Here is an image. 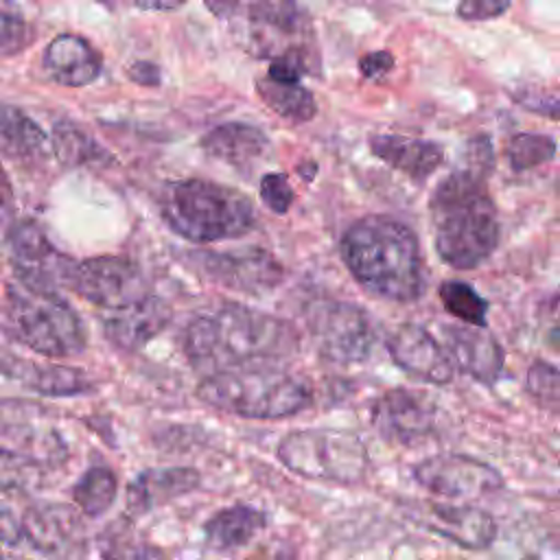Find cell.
Instances as JSON below:
<instances>
[{
    "label": "cell",
    "instance_id": "6da1fadb",
    "mask_svg": "<svg viewBox=\"0 0 560 560\" xmlns=\"http://www.w3.org/2000/svg\"><path fill=\"white\" fill-rule=\"evenodd\" d=\"M494 166V149L488 136L466 142L459 166L444 177L429 201L435 225V252L453 269H475L499 245V219L486 190Z\"/></svg>",
    "mask_w": 560,
    "mask_h": 560
},
{
    "label": "cell",
    "instance_id": "7a4b0ae2",
    "mask_svg": "<svg viewBox=\"0 0 560 560\" xmlns=\"http://www.w3.org/2000/svg\"><path fill=\"white\" fill-rule=\"evenodd\" d=\"M182 346L195 368L212 374L245 363L291 359L300 350V335L276 315L230 302L190 319Z\"/></svg>",
    "mask_w": 560,
    "mask_h": 560
},
{
    "label": "cell",
    "instance_id": "3957f363",
    "mask_svg": "<svg viewBox=\"0 0 560 560\" xmlns=\"http://www.w3.org/2000/svg\"><path fill=\"white\" fill-rule=\"evenodd\" d=\"M339 254L352 278L376 298L413 302L424 293L418 236L394 217L354 221L339 241Z\"/></svg>",
    "mask_w": 560,
    "mask_h": 560
},
{
    "label": "cell",
    "instance_id": "277c9868",
    "mask_svg": "<svg viewBox=\"0 0 560 560\" xmlns=\"http://www.w3.org/2000/svg\"><path fill=\"white\" fill-rule=\"evenodd\" d=\"M197 396L219 411L254 420L295 416L313 400L302 381L271 363H245L206 374Z\"/></svg>",
    "mask_w": 560,
    "mask_h": 560
},
{
    "label": "cell",
    "instance_id": "5b68a950",
    "mask_svg": "<svg viewBox=\"0 0 560 560\" xmlns=\"http://www.w3.org/2000/svg\"><path fill=\"white\" fill-rule=\"evenodd\" d=\"M164 223L192 243H214L247 234L256 223L252 201L236 188L208 179L171 182L160 192Z\"/></svg>",
    "mask_w": 560,
    "mask_h": 560
},
{
    "label": "cell",
    "instance_id": "8992f818",
    "mask_svg": "<svg viewBox=\"0 0 560 560\" xmlns=\"http://www.w3.org/2000/svg\"><path fill=\"white\" fill-rule=\"evenodd\" d=\"M7 315L15 337L37 354L66 359L85 348L77 311L48 287L15 280L7 284Z\"/></svg>",
    "mask_w": 560,
    "mask_h": 560
},
{
    "label": "cell",
    "instance_id": "52a82bcc",
    "mask_svg": "<svg viewBox=\"0 0 560 560\" xmlns=\"http://www.w3.org/2000/svg\"><path fill=\"white\" fill-rule=\"evenodd\" d=\"M276 455L291 472L328 483L352 486L365 479L370 455L363 440L348 429H298L287 433Z\"/></svg>",
    "mask_w": 560,
    "mask_h": 560
},
{
    "label": "cell",
    "instance_id": "ba28073f",
    "mask_svg": "<svg viewBox=\"0 0 560 560\" xmlns=\"http://www.w3.org/2000/svg\"><path fill=\"white\" fill-rule=\"evenodd\" d=\"M304 322L319 357L332 363H361L376 341L370 317L352 302L317 298L304 306Z\"/></svg>",
    "mask_w": 560,
    "mask_h": 560
},
{
    "label": "cell",
    "instance_id": "9c48e42d",
    "mask_svg": "<svg viewBox=\"0 0 560 560\" xmlns=\"http://www.w3.org/2000/svg\"><path fill=\"white\" fill-rule=\"evenodd\" d=\"M83 300L101 308H118L149 293L140 267L125 256H94L70 265L66 282Z\"/></svg>",
    "mask_w": 560,
    "mask_h": 560
},
{
    "label": "cell",
    "instance_id": "30bf717a",
    "mask_svg": "<svg viewBox=\"0 0 560 560\" xmlns=\"http://www.w3.org/2000/svg\"><path fill=\"white\" fill-rule=\"evenodd\" d=\"M413 477L424 490L448 499H470L503 488V475L494 466L462 453L431 455L413 466Z\"/></svg>",
    "mask_w": 560,
    "mask_h": 560
},
{
    "label": "cell",
    "instance_id": "8fae6325",
    "mask_svg": "<svg viewBox=\"0 0 560 560\" xmlns=\"http://www.w3.org/2000/svg\"><path fill=\"white\" fill-rule=\"evenodd\" d=\"M197 269L212 282L243 293H267L284 280L280 260L262 247H243L234 252H195Z\"/></svg>",
    "mask_w": 560,
    "mask_h": 560
},
{
    "label": "cell",
    "instance_id": "7c38bea8",
    "mask_svg": "<svg viewBox=\"0 0 560 560\" xmlns=\"http://www.w3.org/2000/svg\"><path fill=\"white\" fill-rule=\"evenodd\" d=\"M372 424L392 444L409 446L433 431L435 411L424 396L405 387L387 389L372 402Z\"/></svg>",
    "mask_w": 560,
    "mask_h": 560
},
{
    "label": "cell",
    "instance_id": "4fadbf2b",
    "mask_svg": "<svg viewBox=\"0 0 560 560\" xmlns=\"http://www.w3.org/2000/svg\"><path fill=\"white\" fill-rule=\"evenodd\" d=\"M387 352L394 363L413 378L431 385H446L453 381L455 365L448 352L420 324H400L387 339Z\"/></svg>",
    "mask_w": 560,
    "mask_h": 560
},
{
    "label": "cell",
    "instance_id": "5bb4252c",
    "mask_svg": "<svg viewBox=\"0 0 560 560\" xmlns=\"http://www.w3.org/2000/svg\"><path fill=\"white\" fill-rule=\"evenodd\" d=\"M9 245L20 280L48 289H52V284L66 282L72 260L52 247L35 221H18L9 232Z\"/></svg>",
    "mask_w": 560,
    "mask_h": 560
},
{
    "label": "cell",
    "instance_id": "9a60e30c",
    "mask_svg": "<svg viewBox=\"0 0 560 560\" xmlns=\"http://www.w3.org/2000/svg\"><path fill=\"white\" fill-rule=\"evenodd\" d=\"M173 311L168 302L160 295L147 293L125 306L112 308L103 317V332L122 350H140L168 326Z\"/></svg>",
    "mask_w": 560,
    "mask_h": 560
},
{
    "label": "cell",
    "instance_id": "2e32d148",
    "mask_svg": "<svg viewBox=\"0 0 560 560\" xmlns=\"http://www.w3.org/2000/svg\"><path fill=\"white\" fill-rule=\"evenodd\" d=\"M446 352L462 372L472 376L479 383L492 385L505 363V352L501 343L483 330V326H442Z\"/></svg>",
    "mask_w": 560,
    "mask_h": 560
},
{
    "label": "cell",
    "instance_id": "e0dca14e",
    "mask_svg": "<svg viewBox=\"0 0 560 560\" xmlns=\"http://www.w3.org/2000/svg\"><path fill=\"white\" fill-rule=\"evenodd\" d=\"M427 514L429 529L464 549L481 551L488 549L497 538V523L490 512L481 508L429 503Z\"/></svg>",
    "mask_w": 560,
    "mask_h": 560
},
{
    "label": "cell",
    "instance_id": "ac0fdd59",
    "mask_svg": "<svg viewBox=\"0 0 560 560\" xmlns=\"http://www.w3.org/2000/svg\"><path fill=\"white\" fill-rule=\"evenodd\" d=\"M370 151L387 166L422 182L444 162V149L438 142L405 138L396 133H374L368 140Z\"/></svg>",
    "mask_w": 560,
    "mask_h": 560
},
{
    "label": "cell",
    "instance_id": "d6986e66",
    "mask_svg": "<svg viewBox=\"0 0 560 560\" xmlns=\"http://www.w3.org/2000/svg\"><path fill=\"white\" fill-rule=\"evenodd\" d=\"M199 486V472L190 466L147 468L127 486V510L131 514H147L155 505L177 499Z\"/></svg>",
    "mask_w": 560,
    "mask_h": 560
},
{
    "label": "cell",
    "instance_id": "ffe728a7",
    "mask_svg": "<svg viewBox=\"0 0 560 560\" xmlns=\"http://www.w3.org/2000/svg\"><path fill=\"white\" fill-rule=\"evenodd\" d=\"M44 68L57 83L81 88L101 74L103 61L101 55L83 37L63 33L46 46Z\"/></svg>",
    "mask_w": 560,
    "mask_h": 560
},
{
    "label": "cell",
    "instance_id": "44dd1931",
    "mask_svg": "<svg viewBox=\"0 0 560 560\" xmlns=\"http://www.w3.org/2000/svg\"><path fill=\"white\" fill-rule=\"evenodd\" d=\"M201 149L210 158L243 171L265 155L269 149V138L254 125L223 122L203 136Z\"/></svg>",
    "mask_w": 560,
    "mask_h": 560
},
{
    "label": "cell",
    "instance_id": "7402d4cb",
    "mask_svg": "<svg viewBox=\"0 0 560 560\" xmlns=\"http://www.w3.org/2000/svg\"><path fill=\"white\" fill-rule=\"evenodd\" d=\"M22 536L39 551L52 553L68 549L77 536L79 521L74 510L66 505L31 508L22 516Z\"/></svg>",
    "mask_w": 560,
    "mask_h": 560
},
{
    "label": "cell",
    "instance_id": "603a6c76",
    "mask_svg": "<svg viewBox=\"0 0 560 560\" xmlns=\"http://www.w3.org/2000/svg\"><path fill=\"white\" fill-rule=\"evenodd\" d=\"M267 525V518L260 510L236 503L219 510L203 523V536L208 547L214 551H232L245 547L256 534Z\"/></svg>",
    "mask_w": 560,
    "mask_h": 560
},
{
    "label": "cell",
    "instance_id": "cb8c5ba5",
    "mask_svg": "<svg viewBox=\"0 0 560 560\" xmlns=\"http://www.w3.org/2000/svg\"><path fill=\"white\" fill-rule=\"evenodd\" d=\"M46 136L22 109L0 103V155L11 160L35 158L42 153Z\"/></svg>",
    "mask_w": 560,
    "mask_h": 560
},
{
    "label": "cell",
    "instance_id": "d4e9b609",
    "mask_svg": "<svg viewBox=\"0 0 560 560\" xmlns=\"http://www.w3.org/2000/svg\"><path fill=\"white\" fill-rule=\"evenodd\" d=\"M256 90L269 109L291 122H308L317 114L315 96L300 83H276L265 77L256 81Z\"/></svg>",
    "mask_w": 560,
    "mask_h": 560
},
{
    "label": "cell",
    "instance_id": "484cf974",
    "mask_svg": "<svg viewBox=\"0 0 560 560\" xmlns=\"http://www.w3.org/2000/svg\"><path fill=\"white\" fill-rule=\"evenodd\" d=\"M116 492V475L105 466H94L79 477V481L72 488V499L85 516H101L112 508Z\"/></svg>",
    "mask_w": 560,
    "mask_h": 560
},
{
    "label": "cell",
    "instance_id": "4316f807",
    "mask_svg": "<svg viewBox=\"0 0 560 560\" xmlns=\"http://www.w3.org/2000/svg\"><path fill=\"white\" fill-rule=\"evenodd\" d=\"M26 385L44 396H77L85 394L92 383L83 370L70 365H35L26 374Z\"/></svg>",
    "mask_w": 560,
    "mask_h": 560
},
{
    "label": "cell",
    "instance_id": "83f0119b",
    "mask_svg": "<svg viewBox=\"0 0 560 560\" xmlns=\"http://www.w3.org/2000/svg\"><path fill=\"white\" fill-rule=\"evenodd\" d=\"M52 151L66 166L88 164L92 160H103L107 153L74 122L61 120L55 125L52 131Z\"/></svg>",
    "mask_w": 560,
    "mask_h": 560
},
{
    "label": "cell",
    "instance_id": "f1b7e54d",
    "mask_svg": "<svg viewBox=\"0 0 560 560\" xmlns=\"http://www.w3.org/2000/svg\"><path fill=\"white\" fill-rule=\"evenodd\" d=\"M440 302L444 304L446 313L462 319L464 324L472 326H486L488 319V302L468 284L462 280H446L438 289Z\"/></svg>",
    "mask_w": 560,
    "mask_h": 560
},
{
    "label": "cell",
    "instance_id": "f546056e",
    "mask_svg": "<svg viewBox=\"0 0 560 560\" xmlns=\"http://www.w3.org/2000/svg\"><path fill=\"white\" fill-rule=\"evenodd\" d=\"M556 140L545 133H516L508 144V160L514 171L540 166L556 155Z\"/></svg>",
    "mask_w": 560,
    "mask_h": 560
},
{
    "label": "cell",
    "instance_id": "4dcf8cb0",
    "mask_svg": "<svg viewBox=\"0 0 560 560\" xmlns=\"http://www.w3.org/2000/svg\"><path fill=\"white\" fill-rule=\"evenodd\" d=\"M527 389L538 400L540 407L560 416V370L545 363L534 361L527 370Z\"/></svg>",
    "mask_w": 560,
    "mask_h": 560
},
{
    "label": "cell",
    "instance_id": "1f68e13d",
    "mask_svg": "<svg viewBox=\"0 0 560 560\" xmlns=\"http://www.w3.org/2000/svg\"><path fill=\"white\" fill-rule=\"evenodd\" d=\"M28 24L13 0H0V55H11L28 44Z\"/></svg>",
    "mask_w": 560,
    "mask_h": 560
},
{
    "label": "cell",
    "instance_id": "d6a6232c",
    "mask_svg": "<svg viewBox=\"0 0 560 560\" xmlns=\"http://www.w3.org/2000/svg\"><path fill=\"white\" fill-rule=\"evenodd\" d=\"M512 98L527 112L545 118H560V92L538 83H521L512 90Z\"/></svg>",
    "mask_w": 560,
    "mask_h": 560
},
{
    "label": "cell",
    "instance_id": "836d02e7",
    "mask_svg": "<svg viewBox=\"0 0 560 560\" xmlns=\"http://www.w3.org/2000/svg\"><path fill=\"white\" fill-rule=\"evenodd\" d=\"M293 188L287 179L284 173H267L260 179V199L262 203L276 212V214H284L289 212L291 203H293Z\"/></svg>",
    "mask_w": 560,
    "mask_h": 560
},
{
    "label": "cell",
    "instance_id": "e575fe53",
    "mask_svg": "<svg viewBox=\"0 0 560 560\" xmlns=\"http://www.w3.org/2000/svg\"><path fill=\"white\" fill-rule=\"evenodd\" d=\"M540 335L547 348L560 352V289L540 306Z\"/></svg>",
    "mask_w": 560,
    "mask_h": 560
},
{
    "label": "cell",
    "instance_id": "d590c367",
    "mask_svg": "<svg viewBox=\"0 0 560 560\" xmlns=\"http://www.w3.org/2000/svg\"><path fill=\"white\" fill-rule=\"evenodd\" d=\"M512 7V0H459L457 18L466 22H481L501 18Z\"/></svg>",
    "mask_w": 560,
    "mask_h": 560
},
{
    "label": "cell",
    "instance_id": "8d00e7d4",
    "mask_svg": "<svg viewBox=\"0 0 560 560\" xmlns=\"http://www.w3.org/2000/svg\"><path fill=\"white\" fill-rule=\"evenodd\" d=\"M394 68V55L387 50H374L359 59V70L368 79H378Z\"/></svg>",
    "mask_w": 560,
    "mask_h": 560
},
{
    "label": "cell",
    "instance_id": "74e56055",
    "mask_svg": "<svg viewBox=\"0 0 560 560\" xmlns=\"http://www.w3.org/2000/svg\"><path fill=\"white\" fill-rule=\"evenodd\" d=\"M129 79L140 85H158L160 83V70L151 61H138L129 68Z\"/></svg>",
    "mask_w": 560,
    "mask_h": 560
},
{
    "label": "cell",
    "instance_id": "f35d334b",
    "mask_svg": "<svg viewBox=\"0 0 560 560\" xmlns=\"http://www.w3.org/2000/svg\"><path fill=\"white\" fill-rule=\"evenodd\" d=\"M208 11L217 18H232L238 11V0H203Z\"/></svg>",
    "mask_w": 560,
    "mask_h": 560
},
{
    "label": "cell",
    "instance_id": "ab89813d",
    "mask_svg": "<svg viewBox=\"0 0 560 560\" xmlns=\"http://www.w3.org/2000/svg\"><path fill=\"white\" fill-rule=\"evenodd\" d=\"M140 9H153V11H171L182 7L186 0H131Z\"/></svg>",
    "mask_w": 560,
    "mask_h": 560
},
{
    "label": "cell",
    "instance_id": "60d3db41",
    "mask_svg": "<svg viewBox=\"0 0 560 560\" xmlns=\"http://www.w3.org/2000/svg\"><path fill=\"white\" fill-rule=\"evenodd\" d=\"M256 560H295V551L289 545L269 547V549H262V556H258Z\"/></svg>",
    "mask_w": 560,
    "mask_h": 560
},
{
    "label": "cell",
    "instance_id": "b9f144b4",
    "mask_svg": "<svg viewBox=\"0 0 560 560\" xmlns=\"http://www.w3.org/2000/svg\"><path fill=\"white\" fill-rule=\"evenodd\" d=\"M9 201H11V184H9L7 175H4V168L0 166V208L7 206Z\"/></svg>",
    "mask_w": 560,
    "mask_h": 560
},
{
    "label": "cell",
    "instance_id": "7bdbcfd3",
    "mask_svg": "<svg viewBox=\"0 0 560 560\" xmlns=\"http://www.w3.org/2000/svg\"><path fill=\"white\" fill-rule=\"evenodd\" d=\"M103 2H105V4H109V7L114 4V0H103Z\"/></svg>",
    "mask_w": 560,
    "mask_h": 560
}]
</instances>
